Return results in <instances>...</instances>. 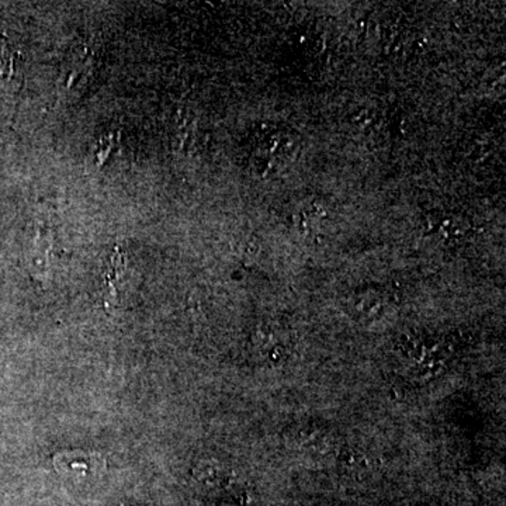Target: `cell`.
I'll list each match as a JSON object with an SVG mask.
<instances>
[{
  "mask_svg": "<svg viewBox=\"0 0 506 506\" xmlns=\"http://www.w3.org/2000/svg\"><path fill=\"white\" fill-rule=\"evenodd\" d=\"M56 471L69 477H86L97 470H103L105 460L102 456L82 453V451H66L56 454L54 459Z\"/></svg>",
  "mask_w": 506,
  "mask_h": 506,
  "instance_id": "cell-1",
  "label": "cell"
},
{
  "mask_svg": "<svg viewBox=\"0 0 506 506\" xmlns=\"http://www.w3.org/2000/svg\"><path fill=\"white\" fill-rule=\"evenodd\" d=\"M126 268L124 266L123 257L121 253L115 252V257H113L112 266H110V270H108L107 275H106V296H107V301H113L116 303L117 299L118 293H120V288H118V284L124 281V275H126Z\"/></svg>",
  "mask_w": 506,
  "mask_h": 506,
  "instance_id": "cell-2",
  "label": "cell"
}]
</instances>
